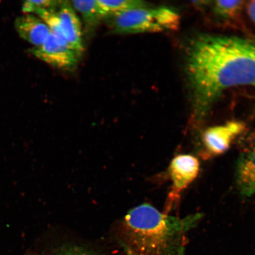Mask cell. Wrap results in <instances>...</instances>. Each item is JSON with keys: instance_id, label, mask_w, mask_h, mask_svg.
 Listing matches in <instances>:
<instances>
[{"instance_id": "12", "label": "cell", "mask_w": 255, "mask_h": 255, "mask_svg": "<svg viewBox=\"0 0 255 255\" xmlns=\"http://www.w3.org/2000/svg\"><path fill=\"white\" fill-rule=\"evenodd\" d=\"M212 3L215 14L225 20L237 17L245 6L244 1H216Z\"/></svg>"}, {"instance_id": "15", "label": "cell", "mask_w": 255, "mask_h": 255, "mask_svg": "<svg viewBox=\"0 0 255 255\" xmlns=\"http://www.w3.org/2000/svg\"><path fill=\"white\" fill-rule=\"evenodd\" d=\"M247 14L249 17L255 24V1H249L246 5Z\"/></svg>"}, {"instance_id": "4", "label": "cell", "mask_w": 255, "mask_h": 255, "mask_svg": "<svg viewBox=\"0 0 255 255\" xmlns=\"http://www.w3.org/2000/svg\"><path fill=\"white\" fill-rule=\"evenodd\" d=\"M244 129V124L237 121L208 128L202 135L203 147L205 154L207 157L223 154L228 150L232 142Z\"/></svg>"}, {"instance_id": "8", "label": "cell", "mask_w": 255, "mask_h": 255, "mask_svg": "<svg viewBox=\"0 0 255 255\" xmlns=\"http://www.w3.org/2000/svg\"><path fill=\"white\" fill-rule=\"evenodd\" d=\"M235 181L241 196L246 197L255 194V148L242 152L235 168Z\"/></svg>"}, {"instance_id": "2", "label": "cell", "mask_w": 255, "mask_h": 255, "mask_svg": "<svg viewBox=\"0 0 255 255\" xmlns=\"http://www.w3.org/2000/svg\"><path fill=\"white\" fill-rule=\"evenodd\" d=\"M202 218L199 213L169 216L145 203L121 220L117 237L127 255H187L186 235Z\"/></svg>"}, {"instance_id": "1", "label": "cell", "mask_w": 255, "mask_h": 255, "mask_svg": "<svg viewBox=\"0 0 255 255\" xmlns=\"http://www.w3.org/2000/svg\"><path fill=\"white\" fill-rule=\"evenodd\" d=\"M186 69L194 119L201 123L227 89L255 85V43L237 37L202 35L190 44Z\"/></svg>"}, {"instance_id": "10", "label": "cell", "mask_w": 255, "mask_h": 255, "mask_svg": "<svg viewBox=\"0 0 255 255\" xmlns=\"http://www.w3.org/2000/svg\"><path fill=\"white\" fill-rule=\"evenodd\" d=\"M73 8L82 16L87 26L95 27L105 18L97 0L95 1H73L71 2Z\"/></svg>"}, {"instance_id": "5", "label": "cell", "mask_w": 255, "mask_h": 255, "mask_svg": "<svg viewBox=\"0 0 255 255\" xmlns=\"http://www.w3.org/2000/svg\"><path fill=\"white\" fill-rule=\"evenodd\" d=\"M30 52L43 62L63 71L74 69L79 57L68 44L62 43L52 33L42 45L34 47Z\"/></svg>"}, {"instance_id": "13", "label": "cell", "mask_w": 255, "mask_h": 255, "mask_svg": "<svg viewBox=\"0 0 255 255\" xmlns=\"http://www.w3.org/2000/svg\"><path fill=\"white\" fill-rule=\"evenodd\" d=\"M61 1L53 0H42V1H26L23 5V11L25 14H37L39 12L51 10L58 8Z\"/></svg>"}, {"instance_id": "14", "label": "cell", "mask_w": 255, "mask_h": 255, "mask_svg": "<svg viewBox=\"0 0 255 255\" xmlns=\"http://www.w3.org/2000/svg\"><path fill=\"white\" fill-rule=\"evenodd\" d=\"M55 255H100L89 249L76 245H65L57 250Z\"/></svg>"}, {"instance_id": "6", "label": "cell", "mask_w": 255, "mask_h": 255, "mask_svg": "<svg viewBox=\"0 0 255 255\" xmlns=\"http://www.w3.org/2000/svg\"><path fill=\"white\" fill-rule=\"evenodd\" d=\"M199 159L190 154H180L172 159L169 173L172 181L171 199L175 198L186 189L198 176L200 172Z\"/></svg>"}, {"instance_id": "7", "label": "cell", "mask_w": 255, "mask_h": 255, "mask_svg": "<svg viewBox=\"0 0 255 255\" xmlns=\"http://www.w3.org/2000/svg\"><path fill=\"white\" fill-rule=\"evenodd\" d=\"M62 33L69 46L78 57L84 52L81 22L72 5L68 1H61L57 9Z\"/></svg>"}, {"instance_id": "3", "label": "cell", "mask_w": 255, "mask_h": 255, "mask_svg": "<svg viewBox=\"0 0 255 255\" xmlns=\"http://www.w3.org/2000/svg\"><path fill=\"white\" fill-rule=\"evenodd\" d=\"M112 21L114 33L134 34L174 30L180 25V15L167 7H139L115 16Z\"/></svg>"}, {"instance_id": "9", "label": "cell", "mask_w": 255, "mask_h": 255, "mask_svg": "<svg viewBox=\"0 0 255 255\" xmlns=\"http://www.w3.org/2000/svg\"><path fill=\"white\" fill-rule=\"evenodd\" d=\"M15 27L21 38L35 47L42 45L51 34L47 25L40 18L31 14L16 19Z\"/></svg>"}, {"instance_id": "11", "label": "cell", "mask_w": 255, "mask_h": 255, "mask_svg": "<svg viewBox=\"0 0 255 255\" xmlns=\"http://www.w3.org/2000/svg\"><path fill=\"white\" fill-rule=\"evenodd\" d=\"M105 18L113 17L115 16L129 10V9L146 7V3L139 0H114V1H103L97 0Z\"/></svg>"}]
</instances>
